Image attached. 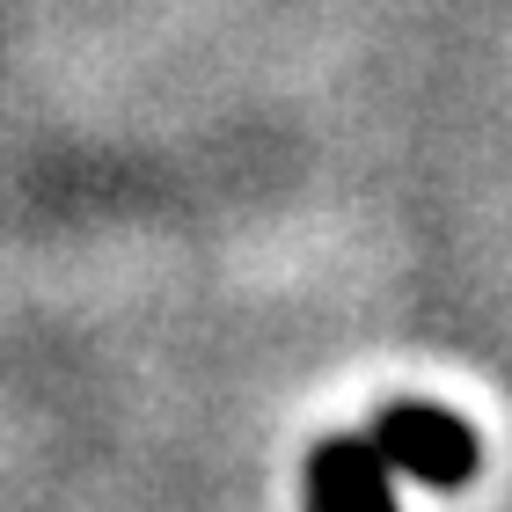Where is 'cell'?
<instances>
[{
  "label": "cell",
  "instance_id": "obj_1",
  "mask_svg": "<svg viewBox=\"0 0 512 512\" xmlns=\"http://www.w3.org/2000/svg\"><path fill=\"white\" fill-rule=\"evenodd\" d=\"M388 439H395V454H403L410 461V469H425V476H454L461 469V454H469V439H461L454 425H447V417H395V425H388Z\"/></svg>",
  "mask_w": 512,
  "mask_h": 512
}]
</instances>
